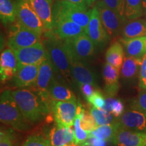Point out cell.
<instances>
[{"label":"cell","mask_w":146,"mask_h":146,"mask_svg":"<svg viewBox=\"0 0 146 146\" xmlns=\"http://www.w3.org/2000/svg\"><path fill=\"white\" fill-rule=\"evenodd\" d=\"M123 39L146 36V20L135 19L126 23L122 31Z\"/></svg>","instance_id":"d4e9b609"},{"label":"cell","mask_w":146,"mask_h":146,"mask_svg":"<svg viewBox=\"0 0 146 146\" xmlns=\"http://www.w3.org/2000/svg\"><path fill=\"white\" fill-rule=\"evenodd\" d=\"M49 139L52 146H63L73 143L74 140V131L72 127H53L49 135Z\"/></svg>","instance_id":"7402d4cb"},{"label":"cell","mask_w":146,"mask_h":146,"mask_svg":"<svg viewBox=\"0 0 146 146\" xmlns=\"http://www.w3.org/2000/svg\"><path fill=\"white\" fill-rule=\"evenodd\" d=\"M120 68L106 63L103 68V78L105 83L106 93L110 97H114L119 89Z\"/></svg>","instance_id":"ffe728a7"},{"label":"cell","mask_w":146,"mask_h":146,"mask_svg":"<svg viewBox=\"0 0 146 146\" xmlns=\"http://www.w3.org/2000/svg\"><path fill=\"white\" fill-rule=\"evenodd\" d=\"M125 58L123 45L118 41L114 42L106 53V62L118 68H120L123 65Z\"/></svg>","instance_id":"4316f807"},{"label":"cell","mask_w":146,"mask_h":146,"mask_svg":"<svg viewBox=\"0 0 146 146\" xmlns=\"http://www.w3.org/2000/svg\"><path fill=\"white\" fill-rule=\"evenodd\" d=\"M0 18L4 25L15 23L17 18L16 3L11 0H0Z\"/></svg>","instance_id":"83f0119b"},{"label":"cell","mask_w":146,"mask_h":146,"mask_svg":"<svg viewBox=\"0 0 146 146\" xmlns=\"http://www.w3.org/2000/svg\"><path fill=\"white\" fill-rule=\"evenodd\" d=\"M62 1H69V2L75 3L83 8L87 9V3L86 0H62Z\"/></svg>","instance_id":"b9f144b4"},{"label":"cell","mask_w":146,"mask_h":146,"mask_svg":"<svg viewBox=\"0 0 146 146\" xmlns=\"http://www.w3.org/2000/svg\"><path fill=\"white\" fill-rule=\"evenodd\" d=\"M53 18H54V29L52 33L54 35L61 40H65L69 38L79 35L85 30L83 28L66 18L60 11L53 7Z\"/></svg>","instance_id":"52a82bcc"},{"label":"cell","mask_w":146,"mask_h":146,"mask_svg":"<svg viewBox=\"0 0 146 146\" xmlns=\"http://www.w3.org/2000/svg\"><path fill=\"white\" fill-rule=\"evenodd\" d=\"M120 128L121 126L119 121H115L109 125L98 126L94 130L89 133V137H94L106 141H112L113 138Z\"/></svg>","instance_id":"484cf974"},{"label":"cell","mask_w":146,"mask_h":146,"mask_svg":"<svg viewBox=\"0 0 146 146\" xmlns=\"http://www.w3.org/2000/svg\"><path fill=\"white\" fill-rule=\"evenodd\" d=\"M133 109L137 110L146 114V90H142V92L133 100L131 104Z\"/></svg>","instance_id":"8d00e7d4"},{"label":"cell","mask_w":146,"mask_h":146,"mask_svg":"<svg viewBox=\"0 0 146 146\" xmlns=\"http://www.w3.org/2000/svg\"><path fill=\"white\" fill-rule=\"evenodd\" d=\"M91 18L85 33L89 36L96 46L104 45L108 41L110 36L102 25L99 10L95 5L90 10Z\"/></svg>","instance_id":"7c38bea8"},{"label":"cell","mask_w":146,"mask_h":146,"mask_svg":"<svg viewBox=\"0 0 146 146\" xmlns=\"http://www.w3.org/2000/svg\"><path fill=\"white\" fill-rule=\"evenodd\" d=\"M23 146H52L49 139L41 135L30 136L24 143Z\"/></svg>","instance_id":"e575fe53"},{"label":"cell","mask_w":146,"mask_h":146,"mask_svg":"<svg viewBox=\"0 0 146 146\" xmlns=\"http://www.w3.org/2000/svg\"><path fill=\"white\" fill-rule=\"evenodd\" d=\"M44 25L45 31L52 32L54 29V0H29Z\"/></svg>","instance_id":"e0dca14e"},{"label":"cell","mask_w":146,"mask_h":146,"mask_svg":"<svg viewBox=\"0 0 146 146\" xmlns=\"http://www.w3.org/2000/svg\"><path fill=\"white\" fill-rule=\"evenodd\" d=\"M17 21L24 27L42 35L45 29L41 20L29 0H17L16 2Z\"/></svg>","instance_id":"8992f818"},{"label":"cell","mask_w":146,"mask_h":146,"mask_svg":"<svg viewBox=\"0 0 146 146\" xmlns=\"http://www.w3.org/2000/svg\"><path fill=\"white\" fill-rule=\"evenodd\" d=\"M45 47L56 72H60L67 81H70L71 61L64 42L52 33L45 41Z\"/></svg>","instance_id":"3957f363"},{"label":"cell","mask_w":146,"mask_h":146,"mask_svg":"<svg viewBox=\"0 0 146 146\" xmlns=\"http://www.w3.org/2000/svg\"><path fill=\"white\" fill-rule=\"evenodd\" d=\"M18 69V60L12 49H5L0 58V74L1 81L4 82L14 78Z\"/></svg>","instance_id":"ac0fdd59"},{"label":"cell","mask_w":146,"mask_h":146,"mask_svg":"<svg viewBox=\"0 0 146 146\" xmlns=\"http://www.w3.org/2000/svg\"><path fill=\"white\" fill-rule=\"evenodd\" d=\"M0 120L1 123L18 131L28 128L27 120L16 103L12 91L5 90L1 95L0 100Z\"/></svg>","instance_id":"7a4b0ae2"},{"label":"cell","mask_w":146,"mask_h":146,"mask_svg":"<svg viewBox=\"0 0 146 146\" xmlns=\"http://www.w3.org/2000/svg\"><path fill=\"white\" fill-rule=\"evenodd\" d=\"M96 6L99 10L102 25L110 37L116 36L122 33L127 20L120 17L101 1H98Z\"/></svg>","instance_id":"8fae6325"},{"label":"cell","mask_w":146,"mask_h":146,"mask_svg":"<svg viewBox=\"0 0 146 146\" xmlns=\"http://www.w3.org/2000/svg\"><path fill=\"white\" fill-rule=\"evenodd\" d=\"M63 146H76V145L75 143H74V142H73V143L67 144V145H63Z\"/></svg>","instance_id":"f6af8a7d"},{"label":"cell","mask_w":146,"mask_h":146,"mask_svg":"<svg viewBox=\"0 0 146 146\" xmlns=\"http://www.w3.org/2000/svg\"><path fill=\"white\" fill-rule=\"evenodd\" d=\"M54 8L86 30L90 21V10L82 8L75 3L62 0H58L54 4Z\"/></svg>","instance_id":"9c48e42d"},{"label":"cell","mask_w":146,"mask_h":146,"mask_svg":"<svg viewBox=\"0 0 146 146\" xmlns=\"http://www.w3.org/2000/svg\"><path fill=\"white\" fill-rule=\"evenodd\" d=\"M76 146H86V145H83V144H81V145H76Z\"/></svg>","instance_id":"bcb514c9"},{"label":"cell","mask_w":146,"mask_h":146,"mask_svg":"<svg viewBox=\"0 0 146 146\" xmlns=\"http://www.w3.org/2000/svg\"><path fill=\"white\" fill-rule=\"evenodd\" d=\"M54 72H56V70L49 57L39 65L37 78L35 84L33 87L43 98L48 100H50L48 96L49 87L54 79Z\"/></svg>","instance_id":"4fadbf2b"},{"label":"cell","mask_w":146,"mask_h":146,"mask_svg":"<svg viewBox=\"0 0 146 146\" xmlns=\"http://www.w3.org/2000/svg\"><path fill=\"white\" fill-rule=\"evenodd\" d=\"M121 43L129 57L143 60L146 55V36L132 39H122Z\"/></svg>","instance_id":"44dd1931"},{"label":"cell","mask_w":146,"mask_h":146,"mask_svg":"<svg viewBox=\"0 0 146 146\" xmlns=\"http://www.w3.org/2000/svg\"><path fill=\"white\" fill-rule=\"evenodd\" d=\"M71 78L77 85L80 84H90L95 86L97 84L96 74L85 61L71 62Z\"/></svg>","instance_id":"5bb4252c"},{"label":"cell","mask_w":146,"mask_h":146,"mask_svg":"<svg viewBox=\"0 0 146 146\" xmlns=\"http://www.w3.org/2000/svg\"><path fill=\"white\" fill-rule=\"evenodd\" d=\"M103 109L113 115L115 118L121 116L124 113L125 106L123 102L119 99H115L112 97H110L106 99L105 105Z\"/></svg>","instance_id":"f546056e"},{"label":"cell","mask_w":146,"mask_h":146,"mask_svg":"<svg viewBox=\"0 0 146 146\" xmlns=\"http://www.w3.org/2000/svg\"><path fill=\"white\" fill-rule=\"evenodd\" d=\"M142 3H143V12L144 14H146V0H142Z\"/></svg>","instance_id":"ee69618b"},{"label":"cell","mask_w":146,"mask_h":146,"mask_svg":"<svg viewBox=\"0 0 146 146\" xmlns=\"http://www.w3.org/2000/svg\"><path fill=\"white\" fill-rule=\"evenodd\" d=\"M74 142L76 145L85 143L89 137V133L82 128L81 118L76 116L74 123Z\"/></svg>","instance_id":"1f68e13d"},{"label":"cell","mask_w":146,"mask_h":146,"mask_svg":"<svg viewBox=\"0 0 146 146\" xmlns=\"http://www.w3.org/2000/svg\"><path fill=\"white\" fill-rule=\"evenodd\" d=\"M139 87L141 90H146V55L142 61L139 76Z\"/></svg>","instance_id":"74e56055"},{"label":"cell","mask_w":146,"mask_h":146,"mask_svg":"<svg viewBox=\"0 0 146 146\" xmlns=\"http://www.w3.org/2000/svg\"><path fill=\"white\" fill-rule=\"evenodd\" d=\"M122 128L146 133V114L135 109L126 111L118 120Z\"/></svg>","instance_id":"9a60e30c"},{"label":"cell","mask_w":146,"mask_h":146,"mask_svg":"<svg viewBox=\"0 0 146 146\" xmlns=\"http://www.w3.org/2000/svg\"><path fill=\"white\" fill-rule=\"evenodd\" d=\"M76 116L81 118L82 128L88 133H91L98 127L91 112L85 110L83 109Z\"/></svg>","instance_id":"d6a6232c"},{"label":"cell","mask_w":146,"mask_h":146,"mask_svg":"<svg viewBox=\"0 0 146 146\" xmlns=\"http://www.w3.org/2000/svg\"><path fill=\"white\" fill-rule=\"evenodd\" d=\"M48 96L50 101L68 102L76 101V98L70 89L60 83L56 79L53 80L48 90Z\"/></svg>","instance_id":"cb8c5ba5"},{"label":"cell","mask_w":146,"mask_h":146,"mask_svg":"<svg viewBox=\"0 0 146 146\" xmlns=\"http://www.w3.org/2000/svg\"><path fill=\"white\" fill-rule=\"evenodd\" d=\"M64 44L71 62H86V60L94 56L96 50V45L85 33L64 40Z\"/></svg>","instance_id":"277c9868"},{"label":"cell","mask_w":146,"mask_h":146,"mask_svg":"<svg viewBox=\"0 0 146 146\" xmlns=\"http://www.w3.org/2000/svg\"><path fill=\"white\" fill-rule=\"evenodd\" d=\"M39 65L19 66L17 72L14 76V83L17 87H33L36 83Z\"/></svg>","instance_id":"d6986e66"},{"label":"cell","mask_w":146,"mask_h":146,"mask_svg":"<svg viewBox=\"0 0 146 146\" xmlns=\"http://www.w3.org/2000/svg\"><path fill=\"white\" fill-rule=\"evenodd\" d=\"M143 60L126 56L122 65L120 76L126 82H133L139 76Z\"/></svg>","instance_id":"603a6c76"},{"label":"cell","mask_w":146,"mask_h":146,"mask_svg":"<svg viewBox=\"0 0 146 146\" xmlns=\"http://www.w3.org/2000/svg\"><path fill=\"white\" fill-rule=\"evenodd\" d=\"M0 146H13L10 135L2 131L0 133Z\"/></svg>","instance_id":"60d3db41"},{"label":"cell","mask_w":146,"mask_h":146,"mask_svg":"<svg viewBox=\"0 0 146 146\" xmlns=\"http://www.w3.org/2000/svg\"><path fill=\"white\" fill-rule=\"evenodd\" d=\"M98 1H100V0H98Z\"/></svg>","instance_id":"7dc6e473"},{"label":"cell","mask_w":146,"mask_h":146,"mask_svg":"<svg viewBox=\"0 0 146 146\" xmlns=\"http://www.w3.org/2000/svg\"><path fill=\"white\" fill-rule=\"evenodd\" d=\"M97 1V0H86L87 3V6L91 7L94 4L95 2Z\"/></svg>","instance_id":"7bdbcfd3"},{"label":"cell","mask_w":146,"mask_h":146,"mask_svg":"<svg viewBox=\"0 0 146 146\" xmlns=\"http://www.w3.org/2000/svg\"><path fill=\"white\" fill-rule=\"evenodd\" d=\"M41 35L16 21L9 33L8 45L13 50L32 46L40 42Z\"/></svg>","instance_id":"5b68a950"},{"label":"cell","mask_w":146,"mask_h":146,"mask_svg":"<svg viewBox=\"0 0 146 146\" xmlns=\"http://www.w3.org/2000/svg\"><path fill=\"white\" fill-rule=\"evenodd\" d=\"M18 66L23 65H40L50 57L45 45L41 42L32 46L14 50Z\"/></svg>","instance_id":"30bf717a"},{"label":"cell","mask_w":146,"mask_h":146,"mask_svg":"<svg viewBox=\"0 0 146 146\" xmlns=\"http://www.w3.org/2000/svg\"><path fill=\"white\" fill-rule=\"evenodd\" d=\"M100 1L116 12L120 17L127 20L125 16V0H100Z\"/></svg>","instance_id":"836d02e7"},{"label":"cell","mask_w":146,"mask_h":146,"mask_svg":"<svg viewBox=\"0 0 146 146\" xmlns=\"http://www.w3.org/2000/svg\"><path fill=\"white\" fill-rule=\"evenodd\" d=\"M56 125L59 127H72L76 117L78 104L76 101L50 102Z\"/></svg>","instance_id":"ba28073f"},{"label":"cell","mask_w":146,"mask_h":146,"mask_svg":"<svg viewBox=\"0 0 146 146\" xmlns=\"http://www.w3.org/2000/svg\"><path fill=\"white\" fill-rule=\"evenodd\" d=\"M83 144L86 146H106V141L94 137H90Z\"/></svg>","instance_id":"f35d334b"},{"label":"cell","mask_w":146,"mask_h":146,"mask_svg":"<svg viewBox=\"0 0 146 146\" xmlns=\"http://www.w3.org/2000/svg\"><path fill=\"white\" fill-rule=\"evenodd\" d=\"M116 146H146V133L120 128L112 139Z\"/></svg>","instance_id":"2e32d148"},{"label":"cell","mask_w":146,"mask_h":146,"mask_svg":"<svg viewBox=\"0 0 146 146\" xmlns=\"http://www.w3.org/2000/svg\"><path fill=\"white\" fill-rule=\"evenodd\" d=\"M89 104L97 108H103L105 105L106 100L103 94L99 90L94 91L93 94L87 100Z\"/></svg>","instance_id":"d590c367"},{"label":"cell","mask_w":146,"mask_h":146,"mask_svg":"<svg viewBox=\"0 0 146 146\" xmlns=\"http://www.w3.org/2000/svg\"><path fill=\"white\" fill-rule=\"evenodd\" d=\"M144 14L142 0H125V16L127 20H135Z\"/></svg>","instance_id":"f1b7e54d"},{"label":"cell","mask_w":146,"mask_h":146,"mask_svg":"<svg viewBox=\"0 0 146 146\" xmlns=\"http://www.w3.org/2000/svg\"><path fill=\"white\" fill-rule=\"evenodd\" d=\"M78 86L79 87L81 92L83 93L86 100L88 99L89 97L93 94V93L94 92V89H93V85H90V84H80Z\"/></svg>","instance_id":"ab89813d"},{"label":"cell","mask_w":146,"mask_h":146,"mask_svg":"<svg viewBox=\"0 0 146 146\" xmlns=\"http://www.w3.org/2000/svg\"><path fill=\"white\" fill-rule=\"evenodd\" d=\"M12 94L22 114L31 123L41 120L49 112L48 100L35 89L21 88L12 91Z\"/></svg>","instance_id":"6da1fadb"},{"label":"cell","mask_w":146,"mask_h":146,"mask_svg":"<svg viewBox=\"0 0 146 146\" xmlns=\"http://www.w3.org/2000/svg\"><path fill=\"white\" fill-rule=\"evenodd\" d=\"M90 112L96 120L98 126L109 125L115 122L113 115L103 108L100 109L92 107Z\"/></svg>","instance_id":"4dcf8cb0"}]
</instances>
